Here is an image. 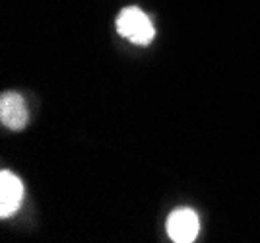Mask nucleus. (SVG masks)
<instances>
[{
	"instance_id": "obj_1",
	"label": "nucleus",
	"mask_w": 260,
	"mask_h": 243,
	"mask_svg": "<svg viewBox=\"0 0 260 243\" xmlns=\"http://www.w3.org/2000/svg\"><path fill=\"white\" fill-rule=\"evenodd\" d=\"M117 32L134 45H150L155 37V27L146 12L138 6H126L117 16Z\"/></svg>"
},
{
	"instance_id": "obj_2",
	"label": "nucleus",
	"mask_w": 260,
	"mask_h": 243,
	"mask_svg": "<svg viewBox=\"0 0 260 243\" xmlns=\"http://www.w3.org/2000/svg\"><path fill=\"white\" fill-rule=\"evenodd\" d=\"M200 220L192 208H177L167 218V233L175 243H190L198 237Z\"/></svg>"
},
{
	"instance_id": "obj_3",
	"label": "nucleus",
	"mask_w": 260,
	"mask_h": 243,
	"mask_svg": "<svg viewBox=\"0 0 260 243\" xmlns=\"http://www.w3.org/2000/svg\"><path fill=\"white\" fill-rule=\"evenodd\" d=\"M0 121L4 127L12 131H23L27 127L29 115L25 101L20 94L16 92H4L0 98Z\"/></svg>"
},
{
	"instance_id": "obj_4",
	"label": "nucleus",
	"mask_w": 260,
	"mask_h": 243,
	"mask_svg": "<svg viewBox=\"0 0 260 243\" xmlns=\"http://www.w3.org/2000/svg\"><path fill=\"white\" fill-rule=\"evenodd\" d=\"M23 200V183L20 177L14 175L12 171L0 173V216L10 218L14 216Z\"/></svg>"
}]
</instances>
